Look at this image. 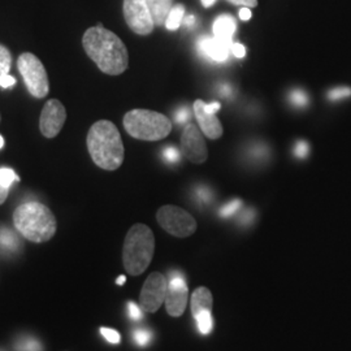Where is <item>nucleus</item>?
<instances>
[{"mask_svg":"<svg viewBox=\"0 0 351 351\" xmlns=\"http://www.w3.org/2000/svg\"><path fill=\"white\" fill-rule=\"evenodd\" d=\"M82 46L103 73L119 75L128 69L129 53L124 42L101 24L88 27L82 37Z\"/></svg>","mask_w":351,"mask_h":351,"instance_id":"f257e3e1","label":"nucleus"},{"mask_svg":"<svg viewBox=\"0 0 351 351\" xmlns=\"http://www.w3.org/2000/svg\"><path fill=\"white\" fill-rule=\"evenodd\" d=\"M91 160L104 171H116L125 158L121 134L108 120H99L88 129L86 138Z\"/></svg>","mask_w":351,"mask_h":351,"instance_id":"f03ea898","label":"nucleus"},{"mask_svg":"<svg viewBox=\"0 0 351 351\" xmlns=\"http://www.w3.org/2000/svg\"><path fill=\"white\" fill-rule=\"evenodd\" d=\"M13 224L24 239L34 243L50 241L58 229V221L50 208L38 202H27L13 213Z\"/></svg>","mask_w":351,"mask_h":351,"instance_id":"7ed1b4c3","label":"nucleus"},{"mask_svg":"<svg viewBox=\"0 0 351 351\" xmlns=\"http://www.w3.org/2000/svg\"><path fill=\"white\" fill-rule=\"evenodd\" d=\"M155 251V237L150 228L134 224L129 229L123 247V263L132 276L142 275L150 265Z\"/></svg>","mask_w":351,"mask_h":351,"instance_id":"20e7f679","label":"nucleus"},{"mask_svg":"<svg viewBox=\"0 0 351 351\" xmlns=\"http://www.w3.org/2000/svg\"><path fill=\"white\" fill-rule=\"evenodd\" d=\"M123 124L130 137L147 142L162 141L172 132V121L165 114L143 108L126 112Z\"/></svg>","mask_w":351,"mask_h":351,"instance_id":"39448f33","label":"nucleus"},{"mask_svg":"<svg viewBox=\"0 0 351 351\" xmlns=\"http://www.w3.org/2000/svg\"><path fill=\"white\" fill-rule=\"evenodd\" d=\"M19 72L25 81L26 88L32 97L42 99L50 91L49 75L43 63L32 52H24L17 59Z\"/></svg>","mask_w":351,"mask_h":351,"instance_id":"423d86ee","label":"nucleus"},{"mask_svg":"<svg viewBox=\"0 0 351 351\" xmlns=\"http://www.w3.org/2000/svg\"><path fill=\"white\" fill-rule=\"evenodd\" d=\"M156 220L167 233L178 239L190 237L197 230L195 219L188 211L172 204L160 207L156 213Z\"/></svg>","mask_w":351,"mask_h":351,"instance_id":"0eeeda50","label":"nucleus"},{"mask_svg":"<svg viewBox=\"0 0 351 351\" xmlns=\"http://www.w3.org/2000/svg\"><path fill=\"white\" fill-rule=\"evenodd\" d=\"M123 12L126 25L138 36H149L154 32V20L146 0H124Z\"/></svg>","mask_w":351,"mask_h":351,"instance_id":"6e6552de","label":"nucleus"},{"mask_svg":"<svg viewBox=\"0 0 351 351\" xmlns=\"http://www.w3.org/2000/svg\"><path fill=\"white\" fill-rule=\"evenodd\" d=\"M167 290H168V281L165 276L159 272L151 274L145 281L141 291V297H139L141 308L151 314L156 313L165 301Z\"/></svg>","mask_w":351,"mask_h":351,"instance_id":"1a4fd4ad","label":"nucleus"},{"mask_svg":"<svg viewBox=\"0 0 351 351\" xmlns=\"http://www.w3.org/2000/svg\"><path fill=\"white\" fill-rule=\"evenodd\" d=\"M188 304V285L184 275L178 271H173L169 275L168 290L165 297V307L167 313L178 317L184 314Z\"/></svg>","mask_w":351,"mask_h":351,"instance_id":"9d476101","label":"nucleus"},{"mask_svg":"<svg viewBox=\"0 0 351 351\" xmlns=\"http://www.w3.org/2000/svg\"><path fill=\"white\" fill-rule=\"evenodd\" d=\"M66 120V111L63 103L58 99H50L43 106L39 117V130L46 138L56 137Z\"/></svg>","mask_w":351,"mask_h":351,"instance_id":"9b49d317","label":"nucleus"},{"mask_svg":"<svg viewBox=\"0 0 351 351\" xmlns=\"http://www.w3.org/2000/svg\"><path fill=\"white\" fill-rule=\"evenodd\" d=\"M181 151L189 162L203 164L208 159V150L203 133L193 124L185 126L181 136Z\"/></svg>","mask_w":351,"mask_h":351,"instance_id":"f8f14e48","label":"nucleus"},{"mask_svg":"<svg viewBox=\"0 0 351 351\" xmlns=\"http://www.w3.org/2000/svg\"><path fill=\"white\" fill-rule=\"evenodd\" d=\"M204 106H206V103L202 99L194 101V106H193L194 113H195L198 124L201 126L202 133L207 138L216 141L223 136V132H224L223 125L215 113L206 111Z\"/></svg>","mask_w":351,"mask_h":351,"instance_id":"ddd939ff","label":"nucleus"},{"mask_svg":"<svg viewBox=\"0 0 351 351\" xmlns=\"http://www.w3.org/2000/svg\"><path fill=\"white\" fill-rule=\"evenodd\" d=\"M232 39L217 37H202L198 40V50L202 55L215 62H226L232 51Z\"/></svg>","mask_w":351,"mask_h":351,"instance_id":"4468645a","label":"nucleus"},{"mask_svg":"<svg viewBox=\"0 0 351 351\" xmlns=\"http://www.w3.org/2000/svg\"><path fill=\"white\" fill-rule=\"evenodd\" d=\"M213 294L204 287L197 289L191 295V313L195 317L197 315L213 310Z\"/></svg>","mask_w":351,"mask_h":351,"instance_id":"2eb2a0df","label":"nucleus"},{"mask_svg":"<svg viewBox=\"0 0 351 351\" xmlns=\"http://www.w3.org/2000/svg\"><path fill=\"white\" fill-rule=\"evenodd\" d=\"M155 26L165 25L167 17L173 7V0H146Z\"/></svg>","mask_w":351,"mask_h":351,"instance_id":"dca6fc26","label":"nucleus"},{"mask_svg":"<svg viewBox=\"0 0 351 351\" xmlns=\"http://www.w3.org/2000/svg\"><path fill=\"white\" fill-rule=\"evenodd\" d=\"M236 20L230 14H221L213 23V37L232 39L236 33Z\"/></svg>","mask_w":351,"mask_h":351,"instance_id":"f3484780","label":"nucleus"},{"mask_svg":"<svg viewBox=\"0 0 351 351\" xmlns=\"http://www.w3.org/2000/svg\"><path fill=\"white\" fill-rule=\"evenodd\" d=\"M184 17H185V7H184V4H176V5L172 7L171 12L168 14L167 21H165V25L164 26H165L168 30L175 32V30H177V29L180 27V25H181Z\"/></svg>","mask_w":351,"mask_h":351,"instance_id":"a211bd4d","label":"nucleus"},{"mask_svg":"<svg viewBox=\"0 0 351 351\" xmlns=\"http://www.w3.org/2000/svg\"><path fill=\"white\" fill-rule=\"evenodd\" d=\"M21 246V242L8 229H0V250L12 252Z\"/></svg>","mask_w":351,"mask_h":351,"instance_id":"6ab92c4d","label":"nucleus"},{"mask_svg":"<svg viewBox=\"0 0 351 351\" xmlns=\"http://www.w3.org/2000/svg\"><path fill=\"white\" fill-rule=\"evenodd\" d=\"M194 319L197 322V326H198V330H199L201 335L207 336V335H210L213 332V320L211 311H206V313L197 315Z\"/></svg>","mask_w":351,"mask_h":351,"instance_id":"aec40b11","label":"nucleus"},{"mask_svg":"<svg viewBox=\"0 0 351 351\" xmlns=\"http://www.w3.org/2000/svg\"><path fill=\"white\" fill-rule=\"evenodd\" d=\"M11 68H12V55L5 46L0 45V78L3 75H10Z\"/></svg>","mask_w":351,"mask_h":351,"instance_id":"412c9836","label":"nucleus"},{"mask_svg":"<svg viewBox=\"0 0 351 351\" xmlns=\"http://www.w3.org/2000/svg\"><path fill=\"white\" fill-rule=\"evenodd\" d=\"M16 181H20V177L14 173L11 168H0V184L4 188L11 189Z\"/></svg>","mask_w":351,"mask_h":351,"instance_id":"4be33fe9","label":"nucleus"},{"mask_svg":"<svg viewBox=\"0 0 351 351\" xmlns=\"http://www.w3.org/2000/svg\"><path fill=\"white\" fill-rule=\"evenodd\" d=\"M133 337H134V341H136V343L138 346L145 348V346H147L150 343L151 339H152V333H151L150 330H147V329H137L134 332Z\"/></svg>","mask_w":351,"mask_h":351,"instance_id":"5701e85b","label":"nucleus"},{"mask_svg":"<svg viewBox=\"0 0 351 351\" xmlns=\"http://www.w3.org/2000/svg\"><path fill=\"white\" fill-rule=\"evenodd\" d=\"M349 97H351L350 88H332L328 93V99H330V101H341V99H346Z\"/></svg>","mask_w":351,"mask_h":351,"instance_id":"b1692460","label":"nucleus"},{"mask_svg":"<svg viewBox=\"0 0 351 351\" xmlns=\"http://www.w3.org/2000/svg\"><path fill=\"white\" fill-rule=\"evenodd\" d=\"M17 350L19 351H40L42 346L40 343L36 339H23L21 342H19L17 345Z\"/></svg>","mask_w":351,"mask_h":351,"instance_id":"393cba45","label":"nucleus"},{"mask_svg":"<svg viewBox=\"0 0 351 351\" xmlns=\"http://www.w3.org/2000/svg\"><path fill=\"white\" fill-rule=\"evenodd\" d=\"M241 206H242V201H239V199L229 202L228 204H226V206L220 210V216H221V217H229V216H232L233 213H237L239 208H241Z\"/></svg>","mask_w":351,"mask_h":351,"instance_id":"a878e982","label":"nucleus"},{"mask_svg":"<svg viewBox=\"0 0 351 351\" xmlns=\"http://www.w3.org/2000/svg\"><path fill=\"white\" fill-rule=\"evenodd\" d=\"M101 333L104 339H107L110 343H113V345H117L121 341L119 332L114 330V329H111V328H101Z\"/></svg>","mask_w":351,"mask_h":351,"instance_id":"bb28decb","label":"nucleus"},{"mask_svg":"<svg viewBox=\"0 0 351 351\" xmlns=\"http://www.w3.org/2000/svg\"><path fill=\"white\" fill-rule=\"evenodd\" d=\"M290 98H291L293 104H295L297 107H304L308 103V98L303 90H294L290 94Z\"/></svg>","mask_w":351,"mask_h":351,"instance_id":"cd10ccee","label":"nucleus"},{"mask_svg":"<svg viewBox=\"0 0 351 351\" xmlns=\"http://www.w3.org/2000/svg\"><path fill=\"white\" fill-rule=\"evenodd\" d=\"M128 315L132 320L134 322H139L143 319V313H142V308H139L138 304L134 303V302H129L128 303Z\"/></svg>","mask_w":351,"mask_h":351,"instance_id":"c85d7f7f","label":"nucleus"},{"mask_svg":"<svg viewBox=\"0 0 351 351\" xmlns=\"http://www.w3.org/2000/svg\"><path fill=\"white\" fill-rule=\"evenodd\" d=\"M164 159L167 160V162H169V163H177V162H180V158H181V154H180V151L175 149V147H167V149H164Z\"/></svg>","mask_w":351,"mask_h":351,"instance_id":"c756f323","label":"nucleus"},{"mask_svg":"<svg viewBox=\"0 0 351 351\" xmlns=\"http://www.w3.org/2000/svg\"><path fill=\"white\" fill-rule=\"evenodd\" d=\"M308 154V145L304 141H300L294 146V155L300 159H304Z\"/></svg>","mask_w":351,"mask_h":351,"instance_id":"7c9ffc66","label":"nucleus"},{"mask_svg":"<svg viewBox=\"0 0 351 351\" xmlns=\"http://www.w3.org/2000/svg\"><path fill=\"white\" fill-rule=\"evenodd\" d=\"M176 121H177V124H186L189 120H190V117H191V114H190V111H189L188 108H181V110H178L177 112H176Z\"/></svg>","mask_w":351,"mask_h":351,"instance_id":"2f4dec72","label":"nucleus"},{"mask_svg":"<svg viewBox=\"0 0 351 351\" xmlns=\"http://www.w3.org/2000/svg\"><path fill=\"white\" fill-rule=\"evenodd\" d=\"M232 53L237 58V59H243L246 55V49L243 45L241 43H233L232 45Z\"/></svg>","mask_w":351,"mask_h":351,"instance_id":"473e14b6","label":"nucleus"},{"mask_svg":"<svg viewBox=\"0 0 351 351\" xmlns=\"http://www.w3.org/2000/svg\"><path fill=\"white\" fill-rule=\"evenodd\" d=\"M226 1L234 5H243L247 8H255L258 5V0H226Z\"/></svg>","mask_w":351,"mask_h":351,"instance_id":"72a5a7b5","label":"nucleus"},{"mask_svg":"<svg viewBox=\"0 0 351 351\" xmlns=\"http://www.w3.org/2000/svg\"><path fill=\"white\" fill-rule=\"evenodd\" d=\"M13 85H16V78L12 75H3L0 78V86L3 88H12Z\"/></svg>","mask_w":351,"mask_h":351,"instance_id":"f704fd0d","label":"nucleus"},{"mask_svg":"<svg viewBox=\"0 0 351 351\" xmlns=\"http://www.w3.org/2000/svg\"><path fill=\"white\" fill-rule=\"evenodd\" d=\"M204 108H206V111H207V112L215 113V114H216L217 111H220L221 104H220L219 101H213V103H210V104H207V103H206Z\"/></svg>","mask_w":351,"mask_h":351,"instance_id":"c9c22d12","label":"nucleus"},{"mask_svg":"<svg viewBox=\"0 0 351 351\" xmlns=\"http://www.w3.org/2000/svg\"><path fill=\"white\" fill-rule=\"evenodd\" d=\"M251 17H252V13H251L250 8L243 7V8L239 10V19H241L242 21H249Z\"/></svg>","mask_w":351,"mask_h":351,"instance_id":"e433bc0d","label":"nucleus"},{"mask_svg":"<svg viewBox=\"0 0 351 351\" xmlns=\"http://www.w3.org/2000/svg\"><path fill=\"white\" fill-rule=\"evenodd\" d=\"M8 194H10V189L4 188L0 184V204H3L5 202V199L8 198Z\"/></svg>","mask_w":351,"mask_h":351,"instance_id":"4c0bfd02","label":"nucleus"},{"mask_svg":"<svg viewBox=\"0 0 351 351\" xmlns=\"http://www.w3.org/2000/svg\"><path fill=\"white\" fill-rule=\"evenodd\" d=\"M182 23H184V24H185L186 26H194V24H195V16H193V14H189V16H186V17H184Z\"/></svg>","mask_w":351,"mask_h":351,"instance_id":"58836bf2","label":"nucleus"},{"mask_svg":"<svg viewBox=\"0 0 351 351\" xmlns=\"http://www.w3.org/2000/svg\"><path fill=\"white\" fill-rule=\"evenodd\" d=\"M201 1L204 8H210V7H213L216 0H201Z\"/></svg>","mask_w":351,"mask_h":351,"instance_id":"ea45409f","label":"nucleus"},{"mask_svg":"<svg viewBox=\"0 0 351 351\" xmlns=\"http://www.w3.org/2000/svg\"><path fill=\"white\" fill-rule=\"evenodd\" d=\"M125 276H119V278L116 280V284H117V285H124V284H125Z\"/></svg>","mask_w":351,"mask_h":351,"instance_id":"a19ab883","label":"nucleus"},{"mask_svg":"<svg viewBox=\"0 0 351 351\" xmlns=\"http://www.w3.org/2000/svg\"><path fill=\"white\" fill-rule=\"evenodd\" d=\"M3 146H4V138L0 136V149H3Z\"/></svg>","mask_w":351,"mask_h":351,"instance_id":"79ce46f5","label":"nucleus"}]
</instances>
